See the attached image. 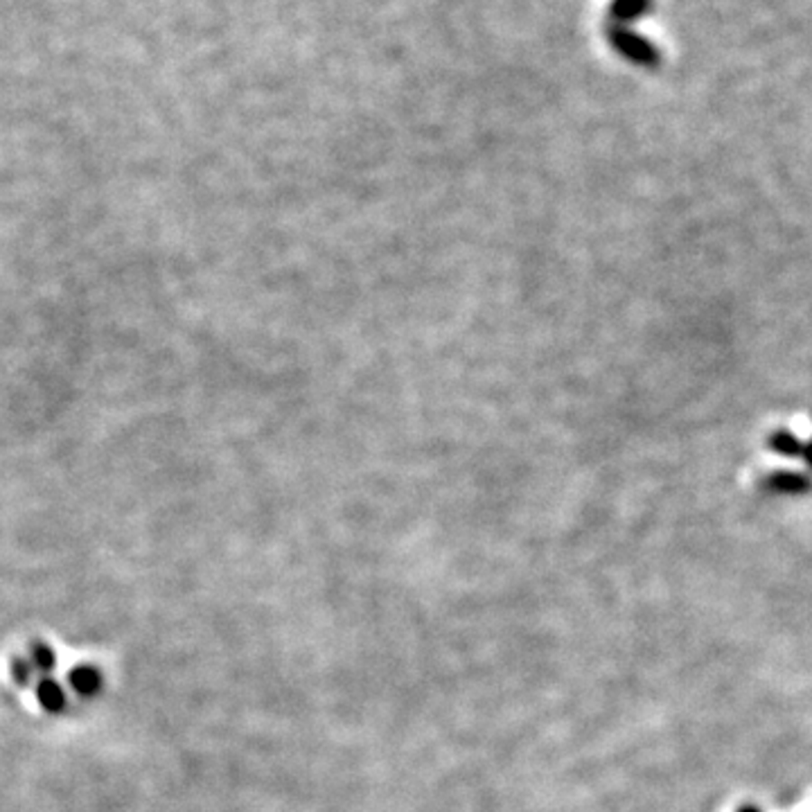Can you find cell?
<instances>
[{
	"instance_id": "cell-1",
	"label": "cell",
	"mask_w": 812,
	"mask_h": 812,
	"mask_svg": "<svg viewBox=\"0 0 812 812\" xmlns=\"http://www.w3.org/2000/svg\"><path fill=\"white\" fill-rule=\"evenodd\" d=\"M607 39L612 43V48H616L627 61L648 68H654L661 63V52H659L657 45L652 41L643 39L641 34H636V32L625 30V27H612L607 32Z\"/></svg>"
},
{
	"instance_id": "cell-2",
	"label": "cell",
	"mask_w": 812,
	"mask_h": 812,
	"mask_svg": "<svg viewBox=\"0 0 812 812\" xmlns=\"http://www.w3.org/2000/svg\"><path fill=\"white\" fill-rule=\"evenodd\" d=\"M765 490L779 494H806L810 490V478L801 472H774L765 478Z\"/></svg>"
},
{
	"instance_id": "cell-3",
	"label": "cell",
	"mask_w": 812,
	"mask_h": 812,
	"mask_svg": "<svg viewBox=\"0 0 812 812\" xmlns=\"http://www.w3.org/2000/svg\"><path fill=\"white\" fill-rule=\"evenodd\" d=\"M770 449L774 454L785 456V458H803V449H806V442L798 440L794 433H789L788 429H780V431H774L770 436Z\"/></svg>"
},
{
	"instance_id": "cell-4",
	"label": "cell",
	"mask_w": 812,
	"mask_h": 812,
	"mask_svg": "<svg viewBox=\"0 0 812 812\" xmlns=\"http://www.w3.org/2000/svg\"><path fill=\"white\" fill-rule=\"evenodd\" d=\"M650 9V0H612L609 16L616 23H632Z\"/></svg>"
},
{
	"instance_id": "cell-5",
	"label": "cell",
	"mask_w": 812,
	"mask_h": 812,
	"mask_svg": "<svg viewBox=\"0 0 812 812\" xmlns=\"http://www.w3.org/2000/svg\"><path fill=\"white\" fill-rule=\"evenodd\" d=\"M70 684L75 686L77 693L81 695H93L97 693L99 686H102V677L95 668L88 666H79L77 670L70 672Z\"/></svg>"
},
{
	"instance_id": "cell-6",
	"label": "cell",
	"mask_w": 812,
	"mask_h": 812,
	"mask_svg": "<svg viewBox=\"0 0 812 812\" xmlns=\"http://www.w3.org/2000/svg\"><path fill=\"white\" fill-rule=\"evenodd\" d=\"M36 695H39L41 704H43L48 711H61L63 702H66V697H63V690L50 679L41 681L39 688H36Z\"/></svg>"
},
{
	"instance_id": "cell-7",
	"label": "cell",
	"mask_w": 812,
	"mask_h": 812,
	"mask_svg": "<svg viewBox=\"0 0 812 812\" xmlns=\"http://www.w3.org/2000/svg\"><path fill=\"white\" fill-rule=\"evenodd\" d=\"M32 654H34L36 668H41V670H50V668L54 666L52 650L45 648V645H34V648H32Z\"/></svg>"
},
{
	"instance_id": "cell-8",
	"label": "cell",
	"mask_w": 812,
	"mask_h": 812,
	"mask_svg": "<svg viewBox=\"0 0 812 812\" xmlns=\"http://www.w3.org/2000/svg\"><path fill=\"white\" fill-rule=\"evenodd\" d=\"M12 675H14V679L18 681V684H27V679H30V666H27V663L23 661V659H14Z\"/></svg>"
},
{
	"instance_id": "cell-9",
	"label": "cell",
	"mask_w": 812,
	"mask_h": 812,
	"mask_svg": "<svg viewBox=\"0 0 812 812\" xmlns=\"http://www.w3.org/2000/svg\"><path fill=\"white\" fill-rule=\"evenodd\" d=\"M803 460H806L807 467H812V440L806 442V449H803Z\"/></svg>"
},
{
	"instance_id": "cell-10",
	"label": "cell",
	"mask_w": 812,
	"mask_h": 812,
	"mask_svg": "<svg viewBox=\"0 0 812 812\" xmlns=\"http://www.w3.org/2000/svg\"><path fill=\"white\" fill-rule=\"evenodd\" d=\"M747 812H753V810H747Z\"/></svg>"
}]
</instances>
